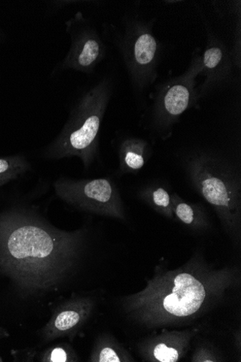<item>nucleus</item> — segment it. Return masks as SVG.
I'll list each match as a JSON object with an SVG mask.
<instances>
[{"label": "nucleus", "instance_id": "nucleus-1", "mask_svg": "<svg viewBox=\"0 0 241 362\" xmlns=\"http://www.w3.org/2000/svg\"><path fill=\"white\" fill-rule=\"evenodd\" d=\"M0 226V264L18 284L43 293L64 281L80 254L81 230L61 231L37 218L10 220Z\"/></svg>", "mask_w": 241, "mask_h": 362}, {"label": "nucleus", "instance_id": "nucleus-2", "mask_svg": "<svg viewBox=\"0 0 241 362\" xmlns=\"http://www.w3.org/2000/svg\"><path fill=\"white\" fill-rule=\"evenodd\" d=\"M192 187L218 213L229 235L239 240L241 180L236 167L219 155L195 151L184 161Z\"/></svg>", "mask_w": 241, "mask_h": 362}, {"label": "nucleus", "instance_id": "nucleus-3", "mask_svg": "<svg viewBox=\"0 0 241 362\" xmlns=\"http://www.w3.org/2000/svg\"><path fill=\"white\" fill-rule=\"evenodd\" d=\"M114 90L111 78L101 79L80 98L58 137L45 155L50 159L78 157L88 169L98 155L102 121Z\"/></svg>", "mask_w": 241, "mask_h": 362}, {"label": "nucleus", "instance_id": "nucleus-4", "mask_svg": "<svg viewBox=\"0 0 241 362\" xmlns=\"http://www.w3.org/2000/svg\"><path fill=\"white\" fill-rule=\"evenodd\" d=\"M153 23L139 14L124 20V30L117 32L115 45L126 66L131 82L137 91H143L158 76L160 46L153 35Z\"/></svg>", "mask_w": 241, "mask_h": 362}, {"label": "nucleus", "instance_id": "nucleus-5", "mask_svg": "<svg viewBox=\"0 0 241 362\" xmlns=\"http://www.w3.org/2000/svg\"><path fill=\"white\" fill-rule=\"evenodd\" d=\"M199 57L194 59L186 74L164 83L157 91L151 112L152 128L162 136L169 131L180 117L198 100L195 76L199 73Z\"/></svg>", "mask_w": 241, "mask_h": 362}, {"label": "nucleus", "instance_id": "nucleus-6", "mask_svg": "<svg viewBox=\"0 0 241 362\" xmlns=\"http://www.w3.org/2000/svg\"><path fill=\"white\" fill-rule=\"evenodd\" d=\"M54 189L61 200L78 209L119 219L125 218L119 190L110 179L61 178L54 184Z\"/></svg>", "mask_w": 241, "mask_h": 362}, {"label": "nucleus", "instance_id": "nucleus-7", "mask_svg": "<svg viewBox=\"0 0 241 362\" xmlns=\"http://www.w3.org/2000/svg\"><path fill=\"white\" fill-rule=\"evenodd\" d=\"M71 47L64 58L56 66L52 75L66 71L90 74L107 55V46L98 30L82 12L65 22Z\"/></svg>", "mask_w": 241, "mask_h": 362}, {"label": "nucleus", "instance_id": "nucleus-8", "mask_svg": "<svg viewBox=\"0 0 241 362\" xmlns=\"http://www.w3.org/2000/svg\"><path fill=\"white\" fill-rule=\"evenodd\" d=\"M167 288L157 296L156 305L163 315L182 318L195 314L206 298L204 284L188 272L170 279Z\"/></svg>", "mask_w": 241, "mask_h": 362}, {"label": "nucleus", "instance_id": "nucleus-9", "mask_svg": "<svg viewBox=\"0 0 241 362\" xmlns=\"http://www.w3.org/2000/svg\"><path fill=\"white\" fill-rule=\"evenodd\" d=\"M93 309V303L87 299H72L60 305L42 331L45 342L65 337L73 339Z\"/></svg>", "mask_w": 241, "mask_h": 362}, {"label": "nucleus", "instance_id": "nucleus-10", "mask_svg": "<svg viewBox=\"0 0 241 362\" xmlns=\"http://www.w3.org/2000/svg\"><path fill=\"white\" fill-rule=\"evenodd\" d=\"M200 72L206 76L204 88L226 81L232 74V63L227 49L220 40L209 37L202 59H199Z\"/></svg>", "mask_w": 241, "mask_h": 362}, {"label": "nucleus", "instance_id": "nucleus-11", "mask_svg": "<svg viewBox=\"0 0 241 362\" xmlns=\"http://www.w3.org/2000/svg\"><path fill=\"white\" fill-rule=\"evenodd\" d=\"M119 171L122 174L137 173L151 156V147L145 140L129 137L119 147Z\"/></svg>", "mask_w": 241, "mask_h": 362}, {"label": "nucleus", "instance_id": "nucleus-12", "mask_svg": "<svg viewBox=\"0 0 241 362\" xmlns=\"http://www.w3.org/2000/svg\"><path fill=\"white\" fill-rule=\"evenodd\" d=\"M140 195L141 199L158 211L167 217L174 216L172 194L163 185L148 184L143 187Z\"/></svg>", "mask_w": 241, "mask_h": 362}, {"label": "nucleus", "instance_id": "nucleus-13", "mask_svg": "<svg viewBox=\"0 0 241 362\" xmlns=\"http://www.w3.org/2000/svg\"><path fill=\"white\" fill-rule=\"evenodd\" d=\"M172 199L174 215L181 222L194 228H204L208 226V222L198 206L185 202L177 193L172 194Z\"/></svg>", "mask_w": 241, "mask_h": 362}, {"label": "nucleus", "instance_id": "nucleus-14", "mask_svg": "<svg viewBox=\"0 0 241 362\" xmlns=\"http://www.w3.org/2000/svg\"><path fill=\"white\" fill-rule=\"evenodd\" d=\"M29 163L20 156L0 158V186L29 170Z\"/></svg>", "mask_w": 241, "mask_h": 362}, {"label": "nucleus", "instance_id": "nucleus-15", "mask_svg": "<svg viewBox=\"0 0 241 362\" xmlns=\"http://www.w3.org/2000/svg\"><path fill=\"white\" fill-rule=\"evenodd\" d=\"M90 359L98 362H121L127 360L121 349L109 339L99 341Z\"/></svg>", "mask_w": 241, "mask_h": 362}, {"label": "nucleus", "instance_id": "nucleus-16", "mask_svg": "<svg viewBox=\"0 0 241 362\" xmlns=\"http://www.w3.org/2000/svg\"><path fill=\"white\" fill-rule=\"evenodd\" d=\"M40 360L43 362H73L77 361L78 357L70 345L57 344L45 350Z\"/></svg>", "mask_w": 241, "mask_h": 362}, {"label": "nucleus", "instance_id": "nucleus-17", "mask_svg": "<svg viewBox=\"0 0 241 362\" xmlns=\"http://www.w3.org/2000/svg\"><path fill=\"white\" fill-rule=\"evenodd\" d=\"M153 355L160 362H176L180 359L179 351L165 344H158L153 350Z\"/></svg>", "mask_w": 241, "mask_h": 362}, {"label": "nucleus", "instance_id": "nucleus-18", "mask_svg": "<svg viewBox=\"0 0 241 362\" xmlns=\"http://www.w3.org/2000/svg\"><path fill=\"white\" fill-rule=\"evenodd\" d=\"M10 337L9 332L6 330L3 327H0V339L8 338Z\"/></svg>", "mask_w": 241, "mask_h": 362}, {"label": "nucleus", "instance_id": "nucleus-19", "mask_svg": "<svg viewBox=\"0 0 241 362\" xmlns=\"http://www.w3.org/2000/svg\"><path fill=\"white\" fill-rule=\"evenodd\" d=\"M6 40V35L4 34V32L0 29V43L4 42Z\"/></svg>", "mask_w": 241, "mask_h": 362}, {"label": "nucleus", "instance_id": "nucleus-20", "mask_svg": "<svg viewBox=\"0 0 241 362\" xmlns=\"http://www.w3.org/2000/svg\"><path fill=\"white\" fill-rule=\"evenodd\" d=\"M2 361H4V359L1 356H0V362H2Z\"/></svg>", "mask_w": 241, "mask_h": 362}]
</instances>
